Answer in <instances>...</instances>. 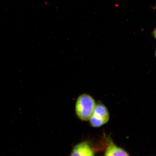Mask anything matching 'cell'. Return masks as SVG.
<instances>
[{
	"label": "cell",
	"mask_w": 156,
	"mask_h": 156,
	"mask_svg": "<svg viewBox=\"0 0 156 156\" xmlns=\"http://www.w3.org/2000/svg\"><path fill=\"white\" fill-rule=\"evenodd\" d=\"M96 104L94 99L88 94H83L78 97L76 104V112L78 118L83 121L90 120Z\"/></svg>",
	"instance_id": "6da1fadb"
},
{
	"label": "cell",
	"mask_w": 156,
	"mask_h": 156,
	"mask_svg": "<svg viewBox=\"0 0 156 156\" xmlns=\"http://www.w3.org/2000/svg\"><path fill=\"white\" fill-rule=\"evenodd\" d=\"M155 55V56H156V50Z\"/></svg>",
	"instance_id": "8992f818"
},
{
	"label": "cell",
	"mask_w": 156,
	"mask_h": 156,
	"mask_svg": "<svg viewBox=\"0 0 156 156\" xmlns=\"http://www.w3.org/2000/svg\"><path fill=\"white\" fill-rule=\"evenodd\" d=\"M71 156H94V154L89 144L83 142L74 147Z\"/></svg>",
	"instance_id": "3957f363"
},
{
	"label": "cell",
	"mask_w": 156,
	"mask_h": 156,
	"mask_svg": "<svg viewBox=\"0 0 156 156\" xmlns=\"http://www.w3.org/2000/svg\"><path fill=\"white\" fill-rule=\"evenodd\" d=\"M109 120V112L106 107L102 104L96 105L89 120L91 126L94 127H99L106 124Z\"/></svg>",
	"instance_id": "7a4b0ae2"
},
{
	"label": "cell",
	"mask_w": 156,
	"mask_h": 156,
	"mask_svg": "<svg viewBox=\"0 0 156 156\" xmlns=\"http://www.w3.org/2000/svg\"><path fill=\"white\" fill-rule=\"evenodd\" d=\"M152 35L156 40V28L154 29L153 32H152Z\"/></svg>",
	"instance_id": "5b68a950"
},
{
	"label": "cell",
	"mask_w": 156,
	"mask_h": 156,
	"mask_svg": "<svg viewBox=\"0 0 156 156\" xmlns=\"http://www.w3.org/2000/svg\"><path fill=\"white\" fill-rule=\"evenodd\" d=\"M104 156H129V155L122 148L115 145L112 142H110Z\"/></svg>",
	"instance_id": "277c9868"
}]
</instances>
